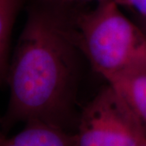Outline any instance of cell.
<instances>
[{
    "instance_id": "cell-5",
    "label": "cell",
    "mask_w": 146,
    "mask_h": 146,
    "mask_svg": "<svg viewBox=\"0 0 146 146\" xmlns=\"http://www.w3.org/2000/svg\"><path fill=\"white\" fill-rule=\"evenodd\" d=\"M108 84L121 95L146 131V72L119 76Z\"/></svg>"
},
{
    "instance_id": "cell-4",
    "label": "cell",
    "mask_w": 146,
    "mask_h": 146,
    "mask_svg": "<svg viewBox=\"0 0 146 146\" xmlns=\"http://www.w3.org/2000/svg\"><path fill=\"white\" fill-rule=\"evenodd\" d=\"M19 133L0 140V146H76L75 133L42 121H29Z\"/></svg>"
},
{
    "instance_id": "cell-1",
    "label": "cell",
    "mask_w": 146,
    "mask_h": 146,
    "mask_svg": "<svg viewBox=\"0 0 146 146\" xmlns=\"http://www.w3.org/2000/svg\"><path fill=\"white\" fill-rule=\"evenodd\" d=\"M76 11L33 0L6 76L10 98L0 119L3 131L19 122L42 121L65 129L71 122L82 54Z\"/></svg>"
},
{
    "instance_id": "cell-9",
    "label": "cell",
    "mask_w": 146,
    "mask_h": 146,
    "mask_svg": "<svg viewBox=\"0 0 146 146\" xmlns=\"http://www.w3.org/2000/svg\"><path fill=\"white\" fill-rule=\"evenodd\" d=\"M138 21H139V26L142 29V30L146 35V17L138 16Z\"/></svg>"
},
{
    "instance_id": "cell-3",
    "label": "cell",
    "mask_w": 146,
    "mask_h": 146,
    "mask_svg": "<svg viewBox=\"0 0 146 146\" xmlns=\"http://www.w3.org/2000/svg\"><path fill=\"white\" fill-rule=\"evenodd\" d=\"M76 146H142L146 131L110 84L84 106L79 116Z\"/></svg>"
},
{
    "instance_id": "cell-8",
    "label": "cell",
    "mask_w": 146,
    "mask_h": 146,
    "mask_svg": "<svg viewBox=\"0 0 146 146\" xmlns=\"http://www.w3.org/2000/svg\"><path fill=\"white\" fill-rule=\"evenodd\" d=\"M119 7L135 11L137 16L146 17V0H114Z\"/></svg>"
},
{
    "instance_id": "cell-6",
    "label": "cell",
    "mask_w": 146,
    "mask_h": 146,
    "mask_svg": "<svg viewBox=\"0 0 146 146\" xmlns=\"http://www.w3.org/2000/svg\"><path fill=\"white\" fill-rule=\"evenodd\" d=\"M25 0H0V84L6 80L12 26Z\"/></svg>"
},
{
    "instance_id": "cell-11",
    "label": "cell",
    "mask_w": 146,
    "mask_h": 146,
    "mask_svg": "<svg viewBox=\"0 0 146 146\" xmlns=\"http://www.w3.org/2000/svg\"><path fill=\"white\" fill-rule=\"evenodd\" d=\"M142 146H146V142H145V144H144V145H142Z\"/></svg>"
},
{
    "instance_id": "cell-2",
    "label": "cell",
    "mask_w": 146,
    "mask_h": 146,
    "mask_svg": "<svg viewBox=\"0 0 146 146\" xmlns=\"http://www.w3.org/2000/svg\"><path fill=\"white\" fill-rule=\"evenodd\" d=\"M73 24L82 54L107 82L146 72L145 33L114 0L100 1L92 10H76Z\"/></svg>"
},
{
    "instance_id": "cell-7",
    "label": "cell",
    "mask_w": 146,
    "mask_h": 146,
    "mask_svg": "<svg viewBox=\"0 0 146 146\" xmlns=\"http://www.w3.org/2000/svg\"><path fill=\"white\" fill-rule=\"evenodd\" d=\"M36 1L57 7L77 10V9H81V7L89 3L97 2L98 3V2L102 0H36Z\"/></svg>"
},
{
    "instance_id": "cell-10",
    "label": "cell",
    "mask_w": 146,
    "mask_h": 146,
    "mask_svg": "<svg viewBox=\"0 0 146 146\" xmlns=\"http://www.w3.org/2000/svg\"><path fill=\"white\" fill-rule=\"evenodd\" d=\"M3 136H4V135H3V131H2V130H1V126H0V140H1Z\"/></svg>"
}]
</instances>
